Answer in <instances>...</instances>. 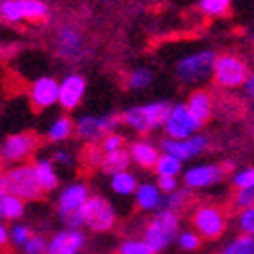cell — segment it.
Masks as SVG:
<instances>
[{
  "mask_svg": "<svg viewBox=\"0 0 254 254\" xmlns=\"http://www.w3.org/2000/svg\"><path fill=\"white\" fill-rule=\"evenodd\" d=\"M173 104L169 100H155V102H146L142 106H132L126 108L120 118L122 124H126L130 130L138 134H151L153 130L165 126L169 114H171Z\"/></svg>",
  "mask_w": 254,
  "mask_h": 254,
  "instance_id": "1",
  "label": "cell"
},
{
  "mask_svg": "<svg viewBox=\"0 0 254 254\" xmlns=\"http://www.w3.org/2000/svg\"><path fill=\"white\" fill-rule=\"evenodd\" d=\"M179 232H181V214L169 211V209H159L146 222L142 230V240L151 246L155 254H161L177 240Z\"/></svg>",
  "mask_w": 254,
  "mask_h": 254,
  "instance_id": "2",
  "label": "cell"
},
{
  "mask_svg": "<svg viewBox=\"0 0 254 254\" xmlns=\"http://www.w3.org/2000/svg\"><path fill=\"white\" fill-rule=\"evenodd\" d=\"M228 218V209L220 203H197L189 214V224L201 236V240L214 242L226 234Z\"/></svg>",
  "mask_w": 254,
  "mask_h": 254,
  "instance_id": "3",
  "label": "cell"
},
{
  "mask_svg": "<svg viewBox=\"0 0 254 254\" xmlns=\"http://www.w3.org/2000/svg\"><path fill=\"white\" fill-rule=\"evenodd\" d=\"M92 197L88 183L83 181H75L69 183L67 187H63L59 195H57V216L61 218V222L65 224V228H73V230H81L83 228V218H81V207L86 205V201Z\"/></svg>",
  "mask_w": 254,
  "mask_h": 254,
  "instance_id": "4",
  "label": "cell"
},
{
  "mask_svg": "<svg viewBox=\"0 0 254 254\" xmlns=\"http://www.w3.org/2000/svg\"><path fill=\"white\" fill-rule=\"evenodd\" d=\"M216 51L203 49L183 55L175 63V77L183 86H193V83H201L214 73V63H216Z\"/></svg>",
  "mask_w": 254,
  "mask_h": 254,
  "instance_id": "5",
  "label": "cell"
},
{
  "mask_svg": "<svg viewBox=\"0 0 254 254\" xmlns=\"http://www.w3.org/2000/svg\"><path fill=\"white\" fill-rule=\"evenodd\" d=\"M4 181H6V191L18 199L27 201H39L43 197V189H41L33 163H20V165H12L10 169L2 173Z\"/></svg>",
  "mask_w": 254,
  "mask_h": 254,
  "instance_id": "6",
  "label": "cell"
},
{
  "mask_svg": "<svg viewBox=\"0 0 254 254\" xmlns=\"http://www.w3.org/2000/svg\"><path fill=\"white\" fill-rule=\"evenodd\" d=\"M248 75H250V67L240 55L222 53L216 57L211 81H214L216 88H222V90H238V88H244Z\"/></svg>",
  "mask_w": 254,
  "mask_h": 254,
  "instance_id": "7",
  "label": "cell"
},
{
  "mask_svg": "<svg viewBox=\"0 0 254 254\" xmlns=\"http://www.w3.org/2000/svg\"><path fill=\"white\" fill-rule=\"evenodd\" d=\"M0 18L4 23H45L49 6L45 0H0Z\"/></svg>",
  "mask_w": 254,
  "mask_h": 254,
  "instance_id": "8",
  "label": "cell"
},
{
  "mask_svg": "<svg viewBox=\"0 0 254 254\" xmlns=\"http://www.w3.org/2000/svg\"><path fill=\"white\" fill-rule=\"evenodd\" d=\"M81 218L83 228L96 232V234H106V232L114 230L118 222L114 205L102 195H92L86 201V205L81 207Z\"/></svg>",
  "mask_w": 254,
  "mask_h": 254,
  "instance_id": "9",
  "label": "cell"
},
{
  "mask_svg": "<svg viewBox=\"0 0 254 254\" xmlns=\"http://www.w3.org/2000/svg\"><path fill=\"white\" fill-rule=\"evenodd\" d=\"M232 165L230 163H201L185 169L181 173L183 187L189 191H199V189H207L211 185H218L226 179L230 173Z\"/></svg>",
  "mask_w": 254,
  "mask_h": 254,
  "instance_id": "10",
  "label": "cell"
},
{
  "mask_svg": "<svg viewBox=\"0 0 254 254\" xmlns=\"http://www.w3.org/2000/svg\"><path fill=\"white\" fill-rule=\"evenodd\" d=\"M118 124H122L120 114L106 112V114H83L75 122V134L86 142H100L110 132H116Z\"/></svg>",
  "mask_w": 254,
  "mask_h": 254,
  "instance_id": "11",
  "label": "cell"
},
{
  "mask_svg": "<svg viewBox=\"0 0 254 254\" xmlns=\"http://www.w3.org/2000/svg\"><path fill=\"white\" fill-rule=\"evenodd\" d=\"M39 146H41L39 134L33 130H23V132L8 134L0 149H2V157L6 163L20 165L33 159V155L39 151Z\"/></svg>",
  "mask_w": 254,
  "mask_h": 254,
  "instance_id": "12",
  "label": "cell"
},
{
  "mask_svg": "<svg viewBox=\"0 0 254 254\" xmlns=\"http://www.w3.org/2000/svg\"><path fill=\"white\" fill-rule=\"evenodd\" d=\"M199 128H201V124L187 110V104H173L171 114H169V118L163 126L167 138H175V140L193 136L199 132Z\"/></svg>",
  "mask_w": 254,
  "mask_h": 254,
  "instance_id": "13",
  "label": "cell"
},
{
  "mask_svg": "<svg viewBox=\"0 0 254 254\" xmlns=\"http://www.w3.org/2000/svg\"><path fill=\"white\" fill-rule=\"evenodd\" d=\"M55 49H57V55L65 61H81L86 57V39L83 35L71 27V25H63L57 29L55 33Z\"/></svg>",
  "mask_w": 254,
  "mask_h": 254,
  "instance_id": "14",
  "label": "cell"
},
{
  "mask_svg": "<svg viewBox=\"0 0 254 254\" xmlns=\"http://www.w3.org/2000/svg\"><path fill=\"white\" fill-rule=\"evenodd\" d=\"M209 149V138L201 132L189 136V138H183V140H175V138H165L161 142V153H167V155H173L177 159H181L183 163L185 161H191L199 155H203L205 151Z\"/></svg>",
  "mask_w": 254,
  "mask_h": 254,
  "instance_id": "15",
  "label": "cell"
},
{
  "mask_svg": "<svg viewBox=\"0 0 254 254\" xmlns=\"http://www.w3.org/2000/svg\"><path fill=\"white\" fill-rule=\"evenodd\" d=\"M88 92V79L81 73H69L59 81V108L63 112H73L83 102Z\"/></svg>",
  "mask_w": 254,
  "mask_h": 254,
  "instance_id": "16",
  "label": "cell"
},
{
  "mask_svg": "<svg viewBox=\"0 0 254 254\" xmlns=\"http://www.w3.org/2000/svg\"><path fill=\"white\" fill-rule=\"evenodd\" d=\"M29 100L37 112H43L59 104V81L51 75L37 77L29 88Z\"/></svg>",
  "mask_w": 254,
  "mask_h": 254,
  "instance_id": "17",
  "label": "cell"
},
{
  "mask_svg": "<svg viewBox=\"0 0 254 254\" xmlns=\"http://www.w3.org/2000/svg\"><path fill=\"white\" fill-rule=\"evenodd\" d=\"M88 246V238L81 230L63 228L49 238L47 254H81Z\"/></svg>",
  "mask_w": 254,
  "mask_h": 254,
  "instance_id": "18",
  "label": "cell"
},
{
  "mask_svg": "<svg viewBox=\"0 0 254 254\" xmlns=\"http://www.w3.org/2000/svg\"><path fill=\"white\" fill-rule=\"evenodd\" d=\"M187 110L191 112V116L203 126L214 116V98L207 90H193L187 98Z\"/></svg>",
  "mask_w": 254,
  "mask_h": 254,
  "instance_id": "19",
  "label": "cell"
},
{
  "mask_svg": "<svg viewBox=\"0 0 254 254\" xmlns=\"http://www.w3.org/2000/svg\"><path fill=\"white\" fill-rule=\"evenodd\" d=\"M128 153H130V161L140 167V169H146L151 171L155 169L159 157H161V151L157 149V144H153L151 140H132L128 144Z\"/></svg>",
  "mask_w": 254,
  "mask_h": 254,
  "instance_id": "20",
  "label": "cell"
},
{
  "mask_svg": "<svg viewBox=\"0 0 254 254\" xmlns=\"http://www.w3.org/2000/svg\"><path fill=\"white\" fill-rule=\"evenodd\" d=\"M134 205L142 214H157L163 207V193L157 183H140L134 193Z\"/></svg>",
  "mask_w": 254,
  "mask_h": 254,
  "instance_id": "21",
  "label": "cell"
},
{
  "mask_svg": "<svg viewBox=\"0 0 254 254\" xmlns=\"http://www.w3.org/2000/svg\"><path fill=\"white\" fill-rule=\"evenodd\" d=\"M33 169H35V175H37V181L43 189V193H51L59 187V175L55 171V165L51 159H35L33 161Z\"/></svg>",
  "mask_w": 254,
  "mask_h": 254,
  "instance_id": "22",
  "label": "cell"
},
{
  "mask_svg": "<svg viewBox=\"0 0 254 254\" xmlns=\"http://www.w3.org/2000/svg\"><path fill=\"white\" fill-rule=\"evenodd\" d=\"M130 153L128 149H122V151H114V153H106L102 157V163H100V171L104 175H116V173H122V171H128L130 167Z\"/></svg>",
  "mask_w": 254,
  "mask_h": 254,
  "instance_id": "23",
  "label": "cell"
},
{
  "mask_svg": "<svg viewBox=\"0 0 254 254\" xmlns=\"http://www.w3.org/2000/svg\"><path fill=\"white\" fill-rule=\"evenodd\" d=\"M73 132H75V122H73L67 114H63V116H57V118L51 122V126L47 128L45 138H47L49 142H55V144H57V142L69 140Z\"/></svg>",
  "mask_w": 254,
  "mask_h": 254,
  "instance_id": "24",
  "label": "cell"
},
{
  "mask_svg": "<svg viewBox=\"0 0 254 254\" xmlns=\"http://www.w3.org/2000/svg\"><path fill=\"white\" fill-rule=\"evenodd\" d=\"M138 179L132 171H122V173H116L110 177V189L116 193V195H134L136 189H138Z\"/></svg>",
  "mask_w": 254,
  "mask_h": 254,
  "instance_id": "25",
  "label": "cell"
},
{
  "mask_svg": "<svg viewBox=\"0 0 254 254\" xmlns=\"http://www.w3.org/2000/svg\"><path fill=\"white\" fill-rule=\"evenodd\" d=\"M153 81H155V73L151 69L136 67V69H132L128 75H126L124 86H126V90H130V92H142V90L149 88Z\"/></svg>",
  "mask_w": 254,
  "mask_h": 254,
  "instance_id": "26",
  "label": "cell"
},
{
  "mask_svg": "<svg viewBox=\"0 0 254 254\" xmlns=\"http://www.w3.org/2000/svg\"><path fill=\"white\" fill-rule=\"evenodd\" d=\"M153 171L159 177H179L183 173V161L173 157V155L161 153V157H159V161H157Z\"/></svg>",
  "mask_w": 254,
  "mask_h": 254,
  "instance_id": "27",
  "label": "cell"
},
{
  "mask_svg": "<svg viewBox=\"0 0 254 254\" xmlns=\"http://www.w3.org/2000/svg\"><path fill=\"white\" fill-rule=\"evenodd\" d=\"M25 211H27L25 201L8 193L2 201V207H0V216L6 222H20V218H25Z\"/></svg>",
  "mask_w": 254,
  "mask_h": 254,
  "instance_id": "28",
  "label": "cell"
},
{
  "mask_svg": "<svg viewBox=\"0 0 254 254\" xmlns=\"http://www.w3.org/2000/svg\"><path fill=\"white\" fill-rule=\"evenodd\" d=\"M197 8L207 18H220L230 12L232 0H197Z\"/></svg>",
  "mask_w": 254,
  "mask_h": 254,
  "instance_id": "29",
  "label": "cell"
},
{
  "mask_svg": "<svg viewBox=\"0 0 254 254\" xmlns=\"http://www.w3.org/2000/svg\"><path fill=\"white\" fill-rule=\"evenodd\" d=\"M220 254H254V236L238 234L222 248Z\"/></svg>",
  "mask_w": 254,
  "mask_h": 254,
  "instance_id": "30",
  "label": "cell"
},
{
  "mask_svg": "<svg viewBox=\"0 0 254 254\" xmlns=\"http://www.w3.org/2000/svg\"><path fill=\"white\" fill-rule=\"evenodd\" d=\"M189 197H191V193H189V189H177V191L173 193H169L163 197V207L161 209H169V211H177V214H181V209L187 205Z\"/></svg>",
  "mask_w": 254,
  "mask_h": 254,
  "instance_id": "31",
  "label": "cell"
},
{
  "mask_svg": "<svg viewBox=\"0 0 254 254\" xmlns=\"http://www.w3.org/2000/svg\"><path fill=\"white\" fill-rule=\"evenodd\" d=\"M33 234H35V232L31 230V226H27L23 222H14L8 228V238H10V244L14 248H23L33 238Z\"/></svg>",
  "mask_w": 254,
  "mask_h": 254,
  "instance_id": "32",
  "label": "cell"
},
{
  "mask_svg": "<svg viewBox=\"0 0 254 254\" xmlns=\"http://www.w3.org/2000/svg\"><path fill=\"white\" fill-rule=\"evenodd\" d=\"M116 254H155L142 238H124L116 246Z\"/></svg>",
  "mask_w": 254,
  "mask_h": 254,
  "instance_id": "33",
  "label": "cell"
},
{
  "mask_svg": "<svg viewBox=\"0 0 254 254\" xmlns=\"http://www.w3.org/2000/svg\"><path fill=\"white\" fill-rule=\"evenodd\" d=\"M230 207L242 211L248 207H254V187L250 189H234L230 195Z\"/></svg>",
  "mask_w": 254,
  "mask_h": 254,
  "instance_id": "34",
  "label": "cell"
},
{
  "mask_svg": "<svg viewBox=\"0 0 254 254\" xmlns=\"http://www.w3.org/2000/svg\"><path fill=\"white\" fill-rule=\"evenodd\" d=\"M177 246L181 248V250H185V252H195L199 246H201V236L197 234L195 230H181L179 232V236H177Z\"/></svg>",
  "mask_w": 254,
  "mask_h": 254,
  "instance_id": "35",
  "label": "cell"
},
{
  "mask_svg": "<svg viewBox=\"0 0 254 254\" xmlns=\"http://www.w3.org/2000/svg\"><path fill=\"white\" fill-rule=\"evenodd\" d=\"M236 228L240 230V234L254 236V207L238 211L236 214Z\"/></svg>",
  "mask_w": 254,
  "mask_h": 254,
  "instance_id": "36",
  "label": "cell"
},
{
  "mask_svg": "<svg viewBox=\"0 0 254 254\" xmlns=\"http://www.w3.org/2000/svg\"><path fill=\"white\" fill-rule=\"evenodd\" d=\"M124 144H126V140H124V136H122L120 132H110L108 136H104V138L100 140V149H102V153L106 155V153L122 151Z\"/></svg>",
  "mask_w": 254,
  "mask_h": 254,
  "instance_id": "37",
  "label": "cell"
},
{
  "mask_svg": "<svg viewBox=\"0 0 254 254\" xmlns=\"http://www.w3.org/2000/svg\"><path fill=\"white\" fill-rule=\"evenodd\" d=\"M232 187L234 189H250L254 187V167L242 169L232 175Z\"/></svg>",
  "mask_w": 254,
  "mask_h": 254,
  "instance_id": "38",
  "label": "cell"
},
{
  "mask_svg": "<svg viewBox=\"0 0 254 254\" xmlns=\"http://www.w3.org/2000/svg\"><path fill=\"white\" fill-rule=\"evenodd\" d=\"M47 242L45 236H41V234H33V238L20 248V254H47Z\"/></svg>",
  "mask_w": 254,
  "mask_h": 254,
  "instance_id": "39",
  "label": "cell"
},
{
  "mask_svg": "<svg viewBox=\"0 0 254 254\" xmlns=\"http://www.w3.org/2000/svg\"><path fill=\"white\" fill-rule=\"evenodd\" d=\"M51 161H53V165H57V167L67 169V167H73V163H75V157H73V153H71V151H65V149H57V151L51 155Z\"/></svg>",
  "mask_w": 254,
  "mask_h": 254,
  "instance_id": "40",
  "label": "cell"
},
{
  "mask_svg": "<svg viewBox=\"0 0 254 254\" xmlns=\"http://www.w3.org/2000/svg\"><path fill=\"white\" fill-rule=\"evenodd\" d=\"M157 187L161 189L163 195H169V193L177 191L181 185H179V179H177V177H159V179H157Z\"/></svg>",
  "mask_w": 254,
  "mask_h": 254,
  "instance_id": "41",
  "label": "cell"
},
{
  "mask_svg": "<svg viewBox=\"0 0 254 254\" xmlns=\"http://www.w3.org/2000/svg\"><path fill=\"white\" fill-rule=\"evenodd\" d=\"M10 244V238H8V228L4 224V220H0V248H6Z\"/></svg>",
  "mask_w": 254,
  "mask_h": 254,
  "instance_id": "42",
  "label": "cell"
},
{
  "mask_svg": "<svg viewBox=\"0 0 254 254\" xmlns=\"http://www.w3.org/2000/svg\"><path fill=\"white\" fill-rule=\"evenodd\" d=\"M244 92H246V96L250 100H254V69H250V75H248V79L244 83Z\"/></svg>",
  "mask_w": 254,
  "mask_h": 254,
  "instance_id": "43",
  "label": "cell"
},
{
  "mask_svg": "<svg viewBox=\"0 0 254 254\" xmlns=\"http://www.w3.org/2000/svg\"><path fill=\"white\" fill-rule=\"evenodd\" d=\"M6 195H8V191H6V181H4L2 175H0V207H2V201H4ZM0 220H2V216H0Z\"/></svg>",
  "mask_w": 254,
  "mask_h": 254,
  "instance_id": "44",
  "label": "cell"
},
{
  "mask_svg": "<svg viewBox=\"0 0 254 254\" xmlns=\"http://www.w3.org/2000/svg\"><path fill=\"white\" fill-rule=\"evenodd\" d=\"M2 163H4V157H2V149H0V169H2Z\"/></svg>",
  "mask_w": 254,
  "mask_h": 254,
  "instance_id": "45",
  "label": "cell"
},
{
  "mask_svg": "<svg viewBox=\"0 0 254 254\" xmlns=\"http://www.w3.org/2000/svg\"><path fill=\"white\" fill-rule=\"evenodd\" d=\"M250 132H252V138H254V124H252V128H250Z\"/></svg>",
  "mask_w": 254,
  "mask_h": 254,
  "instance_id": "46",
  "label": "cell"
},
{
  "mask_svg": "<svg viewBox=\"0 0 254 254\" xmlns=\"http://www.w3.org/2000/svg\"><path fill=\"white\" fill-rule=\"evenodd\" d=\"M0 254H2V252H0Z\"/></svg>",
  "mask_w": 254,
  "mask_h": 254,
  "instance_id": "47",
  "label": "cell"
}]
</instances>
